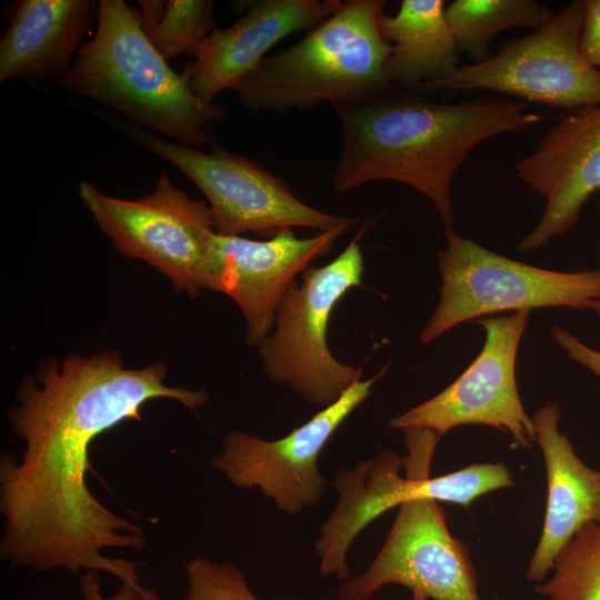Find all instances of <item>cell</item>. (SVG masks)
Segmentation results:
<instances>
[{
  "label": "cell",
  "instance_id": "obj_3",
  "mask_svg": "<svg viewBox=\"0 0 600 600\" xmlns=\"http://www.w3.org/2000/svg\"><path fill=\"white\" fill-rule=\"evenodd\" d=\"M68 90L114 108L176 142L200 147L226 110L194 94L146 36L123 0L99 1L98 27L60 78Z\"/></svg>",
  "mask_w": 600,
  "mask_h": 600
},
{
  "label": "cell",
  "instance_id": "obj_22",
  "mask_svg": "<svg viewBox=\"0 0 600 600\" xmlns=\"http://www.w3.org/2000/svg\"><path fill=\"white\" fill-rule=\"evenodd\" d=\"M552 577L537 583L548 600H600V523L583 527L561 550Z\"/></svg>",
  "mask_w": 600,
  "mask_h": 600
},
{
  "label": "cell",
  "instance_id": "obj_15",
  "mask_svg": "<svg viewBox=\"0 0 600 600\" xmlns=\"http://www.w3.org/2000/svg\"><path fill=\"white\" fill-rule=\"evenodd\" d=\"M340 0H254L236 2L239 18L216 29L194 51L183 76L207 103L224 90H234L283 38L314 28L330 17Z\"/></svg>",
  "mask_w": 600,
  "mask_h": 600
},
{
  "label": "cell",
  "instance_id": "obj_10",
  "mask_svg": "<svg viewBox=\"0 0 600 600\" xmlns=\"http://www.w3.org/2000/svg\"><path fill=\"white\" fill-rule=\"evenodd\" d=\"M529 313L477 320L486 336L477 358L441 392L392 418L390 427L426 428L442 437L459 426L481 424L509 433L518 447H531L536 428L523 408L516 379L518 348Z\"/></svg>",
  "mask_w": 600,
  "mask_h": 600
},
{
  "label": "cell",
  "instance_id": "obj_26",
  "mask_svg": "<svg viewBox=\"0 0 600 600\" xmlns=\"http://www.w3.org/2000/svg\"><path fill=\"white\" fill-rule=\"evenodd\" d=\"M551 337L571 360L584 366L600 377V351L586 346L559 326L551 327Z\"/></svg>",
  "mask_w": 600,
  "mask_h": 600
},
{
  "label": "cell",
  "instance_id": "obj_24",
  "mask_svg": "<svg viewBox=\"0 0 600 600\" xmlns=\"http://www.w3.org/2000/svg\"><path fill=\"white\" fill-rule=\"evenodd\" d=\"M579 49L583 59L600 72V0H583Z\"/></svg>",
  "mask_w": 600,
  "mask_h": 600
},
{
  "label": "cell",
  "instance_id": "obj_16",
  "mask_svg": "<svg viewBox=\"0 0 600 600\" xmlns=\"http://www.w3.org/2000/svg\"><path fill=\"white\" fill-rule=\"evenodd\" d=\"M532 420L544 458L548 489L542 532L526 577L539 583L583 527L600 523V471L584 464L559 430L560 407L556 401L540 407Z\"/></svg>",
  "mask_w": 600,
  "mask_h": 600
},
{
  "label": "cell",
  "instance_id": "obj_12",
  "mask_svg": "<svg viewBox=\"0 0 600 600\" xmlns=\"http://www.w3.org/2000/svg\"><path fill=\"white\" fill-rule=\"evenodd\" d=\"M388 584L432 600H481L469 551L450 533L438 501H403L381 550L366 571L344 580L339 599L369 600Z\"/></svg>",
  "mask_w": 600,
  "mask_h": 600
},
{
  "label": "cell",
  "instance_id": "obj_13",
  "mask_svg": "<svg viewBox=\"0 0 600 600\" xmlns=\"http://www.w3.org/2000/svg\"><path fill=\"white\" fill-rule=\"evenodd\" d=\"M348 229L339 227L303 239L287 229L263 240L214 232L207 290L224 293L238 304L247 324L246 342L258 347L271 333L296 277L327 254Z\"/></svg>",
  "mask_w": 600,
  "mask_h": 600
},
{
  "label": "cell",
  "instance_id": "obj_19",
  "mask_svg": "<svg viewBox=\"0 0 600 600\" xmlns=\"http://www.w3.org/2000/svg\"><path fill=\"white\" fill-rule=\"evenodd\" d=\"M403 430L408 453L403 461L408 482V499L420 496L462 507L478 497L514 484L508 468L502 463H473L458 471L430 477L432 457L441 438L430 429L409 427Z\"/></svg>",
  "mask_w": 600,
  "mask_h": 600
},
{
  "label": "cell",
  "instance_id": "obj_18",
  "mask_svg": "<svg viewBox=\"0 0 600 600\" xmlns=\"http://www.w3.org/2000/svg\"><path fill=\"white\" fill-rule=\"evenodd\" d=\"M379 28L391 44L387 62L391 87L414 92L459 69V51L446 18L444 1L402 0L394 16L381 14Z\"/></svg>",
  "mask_w": 600,
  "mask_h": 600
},
{
  "label": "cell",
  "instance_id": "obj_14",
  "mask_svg": "<svg viewBox=\"0 0 600 600\" xmlns=\"http://www.w3.org/2000/svg\"><path fill=\"white\" fill-rule=\"evenodd\" d=\"M517 173L546 198L539 223L517 247L530 252L569 232L591 194L600 190V104L562 117L518 162Z\"/></svg>",
  "mask_w": 600,
  "mask_h": 600
},
{
  "label": "cell",
  "instance_id": "obj_27",
  "mask_svg": "<svg viewBox=\"0 0 600 600\" xmlns=\"http://www.w3.org/2000/svg\"><path fill=\"white\" fill-rule=\"evenodd\" d=\"M412 600H428V598L424 597L423 594L419 593V592H413L412 593Z\"/></svg>",
  "mask_w": 600,
  "mask_h": 600
},
{
  "label": "cell",
  "instance_id": "obj_28",
  "mask_svg": "<svg viewBox=\"0 0 600 600\" xmlns=\"http://www.w3.org/2000/svg\"><path fill=\"white\" fill-rule=\"evenodd\" d=\"M600 192V190H599ZM592 310L596 311L600 316V301H598L593 307Z\"/></svg>",
  "mask_w": 600,
  "mask_h": 600
},
{
  "label": "cell",
  "instance_id": "obj_20",
  "mask_svg": "<svg viewBox=\"0 0 600 600\" xmlns=\"http://www.w3.org/2000/svg\"><path fill=\"white\" fill-rule=\"evenodd\" d=\"M553 17L534 0H456L446 6L458 51L468 54L472 63L491 57L489 47L498 33L514 27L539 30Z\"/></svg>",
  "mask_w": 600,
  "mask_h": 600
},
{
  "label": "cell",
  "instance_id": "obj_2",
  "mask_svg": "<svg viewBox=\"0 0 600 600\" xmlns=\"http://www.w3.org/2000/svg\"><path fill=\"white\" fill-rule=\"evenodd\" d=\"M332 106L342 129L332 178L336 192L376 180L401 182L429 198L447 227L454 221L452 178L471 150L542 120L528 102L506 96L438 103L414 92L390 91Z\"/></svg>",
  "mask_w": 600,
  "mask_h": 600
},
{
  "label": "cell",
  "instance_id": "obj_1",
  "mask_svg": "<svg viewBox=\"0 0 600 600\" xmlns=\"http://www.w3.org/2000/svg\"><path fill=\"white\" fill-rule=\"evenodd\" d=\"M166 377L160 361L126 368L119 352L107 350L44 360L21 380L9 419L26 449L19 462L8 452L0 459L3 560L38 571H103L143 587L138 562L102 554L107 548L141 550L146 539L89 490V448L122 421L140 420L150 400L171 399L191 410L208 401L204 389L170 387Z\"/></svg>",
  "mask_w": 600,
  "mask_h": 600
},
{
  "label": "cell",
  "instance_id": "obj_25",
  "mask_svg": "<svg viewBox=\"0 0 600 600\" xmlns=\"http://www.w3.org/2000/svg\"><path fill=\"white\" fill-rule=\"evenodd\" d=\"M99 572L86 571L79 577L82 600H159L158 594L146 588H136L121 583L119 590L111 597H104L99 586Z\"/></svg>",
  "mask_w": 600,
  "mask_h": 600
},
{
  "label": "cell",
  "instance_id": "obj_5",
  "mask_svg": "<svg viewBox=\"0 0 600 600\" xmlns=\"http://www.w3.org/2000/svg\"><path fill=\"white\" fill-rule=\"evenodd\" d=\"M443 233L447 244L438 254L440 298L420 332L422 343L460 323L502 311L592 309L600 301V270H547L492 252L451 227Z\"/></svg>",
  "mask_w": 600,
  "mask_h": 600
},
{
  "label": "cell",
  "instance_id": "obj_6",
  "mask_svg": "<svg viewBox=\"0 0 600 600\" xmlns=\"http://www.w3.org/2000/svg\"><path fill=\"white\" fill-rule=\"evenodd\" d=\"M359 231L331 262L309 267L282 299L271 333L258 346L264 373L313 406L326 408L360 380L362 370L337 360L328 347V324L339 300L362 286Z\"/></svg>",
  "mask_w": 600,
  "mask_h": 600
},
{
  "label": "cell",
  "instance_id": "obj_23",
  "mask_svg": "<svg viewBox=\"0 0 600 600\" xmlns=\"http://www.w3.org/2000/svg\"><path fill=\"white\" fill-rule=\"evenodd\" d=\"M186 600H259L240 569L231 563L198 557L186 564Z\"/></svg>",
  "mask_w": 600,
  "mask_h": 600
},
{
  "label": "cell",
  "instance_id": "obj_21",
  "mask_svg": "<svg viewBox=\"0 0 600 600\" xmlns=\"http://www.w3.org/2000/svg\"><path fill=\"white\" fill-rule=\"evenodd\" d=\"M142 29L166 59L193 54L216 30L211 0H141Z\"/></svg>",
  "mask_w": 600,
  "mask_h": 600
},
{
  "label": "cell",
  "instance_id": "obj_7",
  "mask_svg": "<svg viewBox=\"0 0 600 600\" xmlns=\"http://www.w3.org/2000/svg\"><path fill=\"white\" fill-rule=\"evenodd\" d=\"M134 142L181 170L204 194L214 230L222 236L253 232L264 239L292 228L321 231L354 221L320 211L300 200L284 180L256 161L214 143L211 152L154 133L126 128Z\"/></svg>",
  "mask_w": 600,
  "mask_h": 600
},
{
  "label": "cell",
  "instance_id": "obj_9",
  "mask_svg": "<svg viewBox=\"0 0 600 600\" xmlns=\"http://www.w3.org/2000/svg\"><path fill=\"white\" fill-rule=\"evenodd\" d=\"M583 1H573L532 33L508 41L480 63L414 92L488 90L570 111L600 104V72L579 49Z\"/></svg>",
  "mask_w": 600,
  "mask_h": 600
},
{
  "label": "cell",
  "instance_id": "obj_4",
  "mask_svg": "<svg viewBox=\"0 0 600 600\" xmlns=\"http://www.w3.org/2000/svg\"><path fill=\"white\" fill-rule=\"evenodd\" d=\"M383 0H346L290 48L266 56L234 88L250 111L310 110L387 92L391 52L379 28Z\"/></svg>",
  "mask_w": 600,
  "mask_h": 600
},
{
  "label": "cell",
  "instance_id": "obj_8",
  "mask_svg": "<svg viewBox=\"0 0 600 600\" xmlns=\"http://www.w3.org/2000/svg\"><path fill=\"white\" fill-rule=\"evenodd\" d=\"M79 197L100 230L124 257L147 262L177 292L207 290L209 251L216 232L210 207L173 186L167 174L154 190L134 200L108 196L88 181Z\"/></svg>",
  "mask_w": 600,
  "mask_h": 600
},
{
  "label": "cell",
  "instance_id": "obj_17",
  "mask_svg": "<svg viewBox=\"0 0 600 600\" xmlns=\"http://www.w3.org/2000/svg\"><path fill=\"white\" fill-rule=\"evenodd\" d=\"M93 0H22L0 42V80L61 78L94 18Z\"/></svg>",
  "mask_w": 600,
  "mask_h": 600
},
{
  "label": "cell",
  "instance_id": "obj_11",
  "mask_svg": "<svg viewBox=\"0 0 600 600\" xmlns=\"http://www.w3.org/2000/svg\"><path fill=\"white\" fill-rule=\"evenodd\" d=\"M387 367L371 379L354 382L339 400L280 439L264 440L240 430L227 433L222 452L211 464L236 487L258 488L288 514L314 507L327 483L318 466L321 450L369 397Z\"/></svg>",
  "mask_w": 600,
  "mask_h": 600
}]
</instances>
